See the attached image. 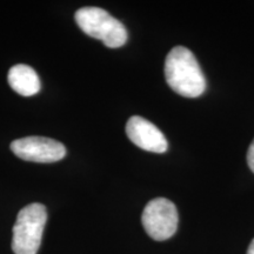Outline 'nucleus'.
<instances>
[{
    "mask_svg": "<svg viewBox=\"0 0 254 254\" xmlns=\"http://www.w3.org/2000/svg\"><path fill=\"white\" fill-rule=\"evenodd\" d=\"M166 81L176 93L185 98H198L206 90V79L198 60L189 49L177 46L165 62Z\"/></svg>",
    "mask_w": 254,
    "mask_h": 254,
    "instance_id": "1",
    "label": "nucleus"
},
{
    "mask_svg": "<svg viewBox=\"0 0 254 254\" xmlns=\"http://www.w3.org/2000/svg\"><path fill=\"white\" fill-rule=\"evenodd\" d=\"M74 18L84 33L101 40L110 49H118L127 41L125 26L103 8L82 7L75 12Z\"/></svg>",
    "mask_w": 254,
    "mask_h": 254,
    "instance_id": "2",
    "label": "nucleus"
},
{
    "mask_svg": "<svg viewBox=\"0 0 254 254\" xmlns=\"http://www.w3.org/2000/svg\"><path fill=\"white\" fill-rule=\"evenodd\" d=\"M47 220L46 207L33 202L18 213L13 226L12 250L14 254H37Z\"/></svg>",
    "mask_w": 254,
    "mask_h": 254,
    "instance_id": "3",
    "label": "nucleus"
},
{
    "mask_svg": "<svg viewBox=\"0 0 254 254\" xmlns=\"http://www.w3.org/2000/svg\"><path fill=\"white\" fill-rule=\"evenodd\" d=\"M141 222L146 233L152 239L157 241L170 239L177 232L179 222L176 205L165 198L151 200L145 206Z\"/></svg>",
    "mask_w": 254,
    "mask_h": 254,
    "instance_id": "4",
    "label": "nucleus"
},
{
    "mask_svg": "<svg viewBox=\"0 0 254 254\" xmlns=\"http://www.w3.org/2000/svg\"><path fill=\"white\" fill-rule=\"evenodd\" d=\"M11 150L18 158L32 163L50 164L62 160L66 148L62 142L45 136H25L12 141Z\"/></svg>",
    "mask_w": 254,
    "mask_h": 254,
    "instance_id": "5",
    "label": "nucleus"
},
{
    "mask_svg": "<svg viewBox=\"0 0 254 254\" xmlns=\"http://www.w3.org/2000/svg\"><path fill=\"white\" fill-rule=\"evenodd\" d=\"M126 134L129 140L141 150L165 153L168 148V142L163 132L142 117L134 116L128 119L126 124Z\"/></svg>",
    "mask_w": 254,
    "mask_h": 254,
    "instance_id": "6",
    "label": "nucleus"
},
{
    "mask_svg": "<svg viewBox=\"0 0 254 254\" xmlns=\"http://www.w3.org/2000/svg\"><path fill=\"white\" fill-rule=\"evenodd\" d=\"M7 80L12 90L23 97H32L40 91V80L31 66L18 64L8 71Z\"/></svg>",
    "mask_w": 254,
    "mask_h": 254,
    "instance_id": "7",
    "label": "nucleus"
},
{
    "mask_svg": "<svg viewBox=\"0 0 254 254\" xmlns=\"http://www.w3.org/2000/svg\"><path fill=\"white\" fill-rule=\"evenodd\" d=\"M247 164H249L251 171L254 173V140L250 146L249 152H247Z\"/></svg>",
    "mask_w": 254,
    "mask_h": 254,
    "instance_id": "8",
    "label": "nucleus"
},
{
    "mask_svg": "<svg viewBox=\"0 0 254 254\" xmlns=\"http://www.w3.org/2000/svg\"><path fill=\"white\" fill-rule=\"evenodd\" d=\"M247 254H254V239L252 240V243H251L249 251H247Z\"/></svg>",
    "mask_w": 254,
    "mask_h": 254,
    "instance_id": "9",
    "label": "nucleus"
}]
</instances>
